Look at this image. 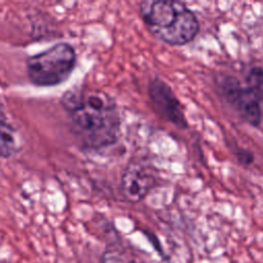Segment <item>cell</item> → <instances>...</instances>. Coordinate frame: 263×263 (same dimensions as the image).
<instances>
[{"mask_svg": "<svg viewBox=\"0 0 263 263\" xmlns=\"http://www.w3.org/2000/svg\"><path fill=\"white\" fill-rule=\"evenodd\" d=\"M60 103L83 149L97 150L116 142L120 127L119 113L107 93L71 88L63 93Z\"/></svg>", "mask_w": 263, "mask_h": 263, "instance_id": "cell-1", "label": "cell"}, {"mask_svg": "<svg viewBox=\"0 0 263 263\" xmlns=\"http://www.w3.org/2000/svg\"><path fill=\"white\" fill-rule=\"evenodd\" d=\"M142 20L149 31L171 45L190 42L199 29L195 14L176 1H144L140 5Z\"/></svg>", "mask_w": 263, "mask_h": 263, "instance_id": "cell-2", "label": "cell"}, {"mask_svg": "<svg viewBox=\"0 0 263 263\" xmlns=\"http://www.w3.org/2000/svg\"><path fill=\"white\" fill-rule=\"evenodd\" d=\"M77 63L76 50L68 42H59L43 51L29 55L26 73L29 81L38 87H52L67 81Z\"/></svg>", "mask_w": 263, "mask_h": 263, "instance_id": "cell-3", "label": "cell"}, {"mask_svg": "<svg viewBox=\"0 0 263 263\" xmlns=\"http://www.w3.org/2000/svg\"><path fill=\"white\" fill-rule=\"evenodd\" d=\"M157 182L153 167L141 162H130L121 177V190L126 199L137 202L143 199Z\"/></svg>", "mask_w": 263, "mask_h": 263, "instance_id": "cell-4", "label": "cell"}, {"mask_svg": "<svg viewBox=\"0 0 263 263\" xmlns=\"http://www.w3.org/2000/svg\"><path fill=\"white\" fill-rule=\"evenodd\" d=\"M149 96L154 108L162 117L181 129L187 127L182 106L171 87L163 80L155 78L150 82Z\"/></svg>", "mask_w": 263, "mask_h": 263, "instance_id": "cell-5", "label": "cell"}, {"mask_svg": "<svg viewBox=\"0 0 263 263\" xmlns=\"http://www.w3.org/2000/svg\"><path fill=\"white\" fill-rule=\"evenodd\" d=\"M226 99L235 107L239 115L251 125H258L261 121L259 100L247 87H241L236 78H227L224 81Z\"/></svg>", "mask_w": 263, "mask_h": 263, "instance_id": "cell-6", "label": "cell"}, {"mask_svg": "<svg viewBox=\"0 0 263 263\" xmlns=\"http://www.w3.org/2000/svg\"><path fill=\"white\" fill-rule=\"evenodd\" d=\"M21 149L17 130L10 122L0 100V158H10Z\"/></svg>", "mask_w": 263, "mask_h": 263, "instance_id": "cell-7", "label": "cell"}, {"mask_svg": "<svg viewBox=\"0 0 263 263\" xmlns=\"http://www.w3.org/2000/svg\"><path fill=\"white\" fill-rule=\"evenodd\" d=\"M99 263H139L135 253L122 243H109L101 254Z\"/></svg>", "mask_w": 263, "mask_h": 263, "instance_id": "cell-8", "label": "cell"}, {"mask_svg": "<svg viewBox=\"0 0 263 263\" xmlns=\"http://www.w3.org/2000/svg\"><path fill=\"white\" fill-rule=\"evenodd\" d=\"M247 88L260 101H263V69L254 67L247 76Z\"/></svg>", "mask_w": 263, "mask_h": 263, "instance_id": "cell-9", "label": "cell"}]
</instances>
